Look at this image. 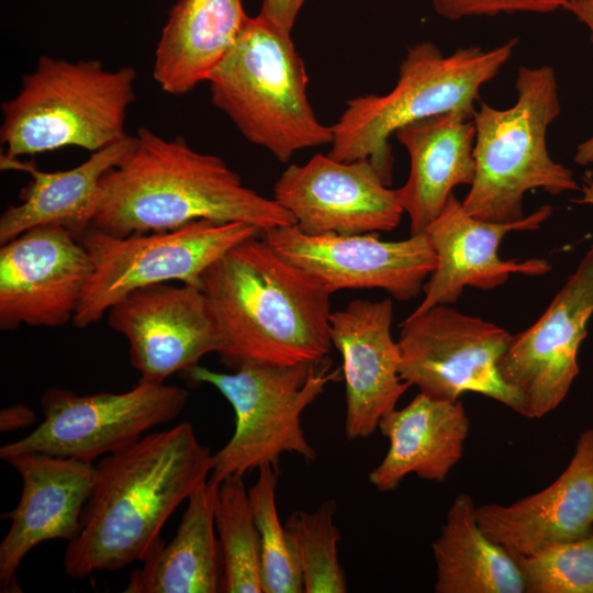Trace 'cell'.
Instances as JSON below:
<instances>
[{"mask_svg": "<svg viewBox=\"0 0 593 593\" xmlns=\"http://www.w3.org/2000/svg\"><path fill=\"white\" fill-rule=\"evenodd\" d=\"M213 465L214 455L188 422L107 455L96 466L81 530L65 550V573L83 579L143 562L163 541L170 515L209 480Z\"/></svg>", "mask_w": 593, "mask_h": 593, "instance_id": "obj_1", "label": "cell"}, {"mask_svg": "<svg viewBox=\"0 0 593 593\" xmlns=\"http://www.w3.org/2000/svg\"><path fill=\"white\" fill-rule=\"evenodd\" d=\"M198 220L242 222L262 233L294 225L276 200L246 187L219 156L139 127L133 147L102 178L90 228L116 236L178 228Z\"/></svg>", "mask_w": 593, "mask_h": 593, "instance_id": "obj_2", "label": "cell"}, {"mask_svg": "<svg viewBox=\"0 0 593 593\" xmlns=\"http://www.w3.org/2000/svg\"><path fill=\"white\" fill-rule=\"evenodd\" d=\"M217 324L220 361L235 370L246 362L289 366L327 358L331 295L264 239L231 248L201 278Z\"/></svg>", "mask_w": 593, "mask_h": 593, "instance_id": "obj_3", "label": "cell"}, {"mask_svg": "<svg viewBox=\"0 0 593 593\" xmlns=\"http://www.w3.org/2000/svg\"><path fill=\"white\" fill-rule=\"evenodd\" d=\"M517 43L511 38L492 48L460 47L445 55L430 41L417 42L407 48L390 91L347 101L332 125L328 155L342 161L369 159L390 186L394 164L390 137L428 116L451 111L474 114L481 88L499 75Z\"/></svg>", "mask_w": 593, "mask_h": 593, "instance_id": "obj_4", "label": "cell"}, {"mask_svg": "<svg viewBox=\"0 0 593 593\" xmlns=\"http://www.w3.org/2000/svg\"><path fill=\"white\" fill-rule=\"evenodd\" d=\"M211 101L254 145L288 163L299 150L331 145L307 98V74L291 33L260 14L248 16L210 74Z\"/></svg>", "mask_w": 593, "mask_h": 593, "instance_id": "obj_5", "label": "cell"}, {"mask_svg": "<svg viewBox=\"0 0 593 593\" xmlns=\"http://www.w3.org/2000/svg\"><path fill=\"white\" fill-rule=\"evenodd\" d=\"M515 90L510 108L480 100L473 115L475 170L461 202L469 214L484 221L523 219L524 195L532 190L553 195L580 190L572 170L555 161L547 147L549 125L561 112L555 69L519 66Z\"/></svg>", "mask_w": 593, "mask_h": 593, "instance_id": "obj_6", "label": "cell"}, {"mask_svg": "<svg viewBox=\"0 0 593 593\" xmlns=\"http://www.w3.org/2000/svg\"><path fill=\"white\" fill-rule=\"evenodd\" d=\"M135 79L130 66L108 70L98 59L41 56L19 92L1 104V155L20 158L65 147L94 153L124 139Z\"/></svg>", "mask_w": 593, "mask_h": 593, "instance_id": "obj_7", "label": "cell"}, {"mask_svg": "<svg viewBox=\"0 0 593 593\" xmlns=\"http://www.w3.org/2000/svg\"><path fill=\"white\" fill-rule=\"evenodd\" d=\"M339 373L328 357L289 366L246 362L232 373L199 365L183 373L194 383L219 390L235 414L234 433L214 454L209 481L220 484L228 477L244 478L266 465L280 472L286 452L314 461L316 451L305 437L301 415Z\"/></svg>", "mask_w": 593, "mask_h": 593, "instance_id": "obj_8", "label": "cell"}, {"mask_svg": "<svg viewBox=\"0 0 593 593\" xmlns=\"http://www.w3.org/2000/svg\"><path fill=\"white\" fill-rule=\"evenodd\" d=\"M264 233L242 222L198 220L178 228L116 236L89 228L80 238L92 275L72 323L86 328L130 292L153 284L200 288L205 270L236 245Z\"/></svg>", "mask_w": 593, "mask_h": 593, "instance_id": "obj_9", "label": "cell"}, {"mask_svg": "<svg viewBox=\"0 0 593 593\" xmlns=\"http://www.w3.org/2000/svg\"><path fill=\"white\" fill-rule=\"evenodd\" d=\"M512 336L449 304L411 313L400 325L396 340L400 377L433 398L456 401L465 392H474L524 415L521 395L499 370Z\"/></svg>", "mask_w": 593, "mask_h": 593, "instance_id": "obj_10", "label": "cell"}, {"mask_svg": "<svg viewBox=\"0 0 593 593\" xmlns=\"http://www.w3.org/2000/svg\"><path fill=\"white\" fill-rule=\"evenodd\" d=\"M189 393L174 384L138 381L125 392L77 394L49 388L41 396L44 419L29 435L0 447V458L24 452L92 462L136 443L178 417Z\"/></svg>", "mask_w": 593, "mask_h": 593, "instance_id": "obj_11", "label": "cell"}, {"mask_svg": "<svg viewBox=\"0 0 593 593\" xmlns=\"http://www.w3.org/2000/svg\"><path fill=\"white\" fill-rule=\"evenodd\" d=\"M262 237L329 294L381 289L399 301H409L423 291L436 267L425 233L391 242L377 233L309 235L294 224L268 231Z\"/></svg>", "mask_w": 593, "mask_h": 593, "instance_id": "obj_12", "label": "cell"}, {"mask_svg": "<svg viewBox=\"0 0 593 593\" xmlns=\"http://www.w3.org/2000/svg\"><path fill=\"white\" fill-rule=\"evenodd\" d=\"M592 315L593 244L542 315L512 336L499 360L503 380L524 402L523 416L540 418L564 400Z\"/></svg>", "mask_w": 593, "mask_h": 593, "instance_id": "obj_13", "label": "cell"}, {"mask_svg": "<svg viewBox=\"0 0 593 593\" xmlns=\"http://www.w3.org/2000/svg\"><path fill=\"white\" fill-rule=\"evenodd\" d=\"M107 320L127 340L141 381L164 383L222 349L217 324L197 286L159 283L136 289L109 309Z\"/></svg>", "mask_w": 593, "mask_h": 593, "instance_id": "obj_14", "label": "cell"}, {"mask_svg": "<svg viewBox=\"0 0 593 593\" xmlns=\"http://www.w3.org/2000/svg\"><path fill=\"white\" fill-rule=\"evenodd\" d=\"M273 199L309 235L392 231L404 214L398 189L369 159L342 161L328 154L288 166L275 183Z\"/></svg>", "mask_w": 593, "mask_h": 593, "instance_id": "obj_15", "label": "cell"}, {"mask_svg": "<svg viewBox=\"0 0 593 593\" xmlns=\"http://www.w3.org/2000/svg\"><path fill=\"white\" fill-rule=\"evenodd\" d=\"M91 275L87 249L65 228L34 227L2 244L0 329L72 321Z\"/></svg>", "mask_w": 593, "mask_h": 593, "instance_id": "obj_16", "label": "cell"}, {"mask_svg": "<svg viewBox=\"0 0 593 593\" xmlns=\"http://www.w3.org/2000/svg\"><path fill=\"white\" fill-rule=\"evenodd\" d=\"M552 206L541 205L523 219L500 223L469 214L455 194L424 232L435 251L436 267L427 279L424 298L412 313L458 301L465 287L495 289L511 275L542 276L551 267L547 260H503L499 248L511 232L535 231L552 214Z\"/></svg>", "mask_w": 593, "mask_h": 593, "instance_id": "obj_17", "label": "cell"}, {"mask_svg": "<svg viewBox=\"0 0 593 593\" xmlns=\"http://www.w3.org/2000/svg\"><path fill=\"white\" fill-rule=\"evenodd\" d=\"M393 303L353 300L329 317L331 340L342 356L348 440L366 438L411 387L400 377V351L391 334Z\"/></svg>", "mask_w": 593, "mask_h": 593, "instance_id": "obj_18", "label": "cell"}, {"mask_svg": "<svg viewBox=\"0 0 593 593\" xmlns=\"http://www.w3.org/2000/svg\"><path fill=\"white\" fill-rule=\"evenodd\" d=\"M4 461L22 481L10 528L0 542V588L15 592L16 570L33 548L53 539L69 542L79 535L96 466L42 452L18 454Z\"/></svg>", "mask_w": 593, "mask_h": 593, "instance_id": "obj_19", "label": "cell"}, {"mask_svg": "<svg viewBox=\"0 0 593 593\" xmlns=\"http://www.w3.org/2000/svg\"><path fill=\"white\" fill-rule=\"evenodd\" d=\"M481 529L513 558L593 533V428L583 430L563 472L510 505L478 506Z\"/></svg>", "mask_w": 593, "mask_h": 593, "instance_id": "obj_20", "label": "cell"}, {"mask_svg": "<svg viewBox=\"0 0 593 593\" xmlns=\"http://www.w3.org/2000/svg\"><path fill=\"white\" fill-rule=\"evenodd\" d=\"M473 115L451 111L414 121L394 133L410 158L407 179L398 191L411 235L426 231L457 186L471 184L475 170Z\"/></svg>", "mask_w": 593, "mask_h": 593, "instance_id": "obj_21", "label": "cell"}, {"mask_svg": "<svg viewBox=\"0 0 593 593\" xmlns=\"http://www.w3.org/2000/svg\"><path fill=\"white\" fill-rule=\"evenodd\" d=\"M470 419L460 400L418 392L404 407L385 414L378 428L389 440L369 482L379 492H392L409 474L443 482L462 458Z\"/></svg>", "mask_w": 593, "mask_h": 593, "instance_id": "obj_22", "label": "cell"}, {"mask_svg": "<svg viewBox=\"0 0 593 593\" xmlns=\"http://www.w3.org/2000/svg\"><path fill=\"white\" fill-rule=\"evenodd\" d=\"M128 135L98 152L80 165L57 171H44L33 161L0 157L2 170H18L31 180L21 190V202L9 206L0 216V244L40 226H57L78 239L91 227L103 176L115 167L133 147Z\"/></svg>", "mask_w": 593, "mask_h": 593, "instance_id": "obj_23", "label": "cell"}, {"mask_svg": "<svg viewBox=\"0 0 593 593\" xmlns=\"http://www.w3.org/2000/svg\"><path fill=\"white\" fill-rule=\"evenodd\" d=\"M247 18L242 0H179L155 49L156 83L166 93L181 96L206 81Z\"/></svg>", "mask_w": 593, "mask_h": 593, "instance_id": "obj_24", "label": "cell"}, {"mask_svg": "<svg viewBox=\"0 0 593 593\" xmlns=\"http://www.w3.org/2000/svg\"><path fill=\"white\" fill-rule=\"evenodd\" d=\"M219 485L208 480L188 497L174 538L147 556L123 592H220L222 563L214 518Z\"/></svg>", "mask_w": 593, "mask_h": 593, "instance_id": "obj_25", "label": "cell"}, {"mask_svg": "<svg viewBox=\"0 0 593 593\" xmlns=\"http://www.w3.org/2000/svg\"><path fill=\"white\" fill-rule=\"evenodd\" d=\"M477 506L460 493L432 542L436 593H524L519 567L512 555L480 527Z\"/></svg>", "mask_w": 593, "mask_h": 593, "instance_id": "obj_26", "label": "cell"}, {"mask_svg": "<svg viewBox=\"0 0 593 593\" xmlns=\"http://www.w3.org/2000/svg\"><path fill=\"white\" fill-rule=\"evenodd\" d=\"M215 529L221 553L220 592L264 593L259 533L243 478L219 485Z\"/></svg>", "mask_w": 593, "mask_h": 593, "instance_id": "obj_27", "label": "cell"}, {"mask_svg": "<svg viewBox=\"0 0 593 593\" xmlns=\"http://www.w3.org/2000/svg\"><path fill=\"white\" fill-rule=\"evenodd\" d=\"M336 510V502L326 500L313 512L294 511L286 521L304 593H345L348 590L338 558L340 533L334 522Z\"/></svg>", "mask_w": 593, "mask_h": 593, "instance_id": "obj_28", "label": "cell"}, {"mask_svg": "<svg viewBox=\"0 0 593 593\" xmlns=\"http://www.w3.org/2000/svg\"><path fill=\"white\" fill-rule=\"evenodd\" d=\"M280 472L266 465L248 490L249 503L259 533L264 593H301L302 578L276 501Z\"/></svg>", "mask_w": 593, "mask_h": 593, "instance_id": "obj_29", "label": "cell"}, {"mask_svg": "<svg viewBox=\"0 0 593 593\" xmlns=\"http://www.w3.org/2000/svg\"><path fill=\"white\" fill-rule=\"evenodd\" d=\"M514 559L526 593H593V533Z\"/></svg>", "mask_w": 593, "mask_h": 593, "instance_id": "obj_30", "label": "cell"}, {"mask_svg": "<svg viewBox=\"0 0 593 593\" xmlns=\"http://www.w3.org/2000/svg\"><path fill=\"white\" fill-rule=\"evenodd\" d=\"M572 0H433L435 12L447 20L501 13H550Z\"/></svg>", "mask_w": 593, "mask_h": 593, "instance_id": "obj_31", "label": "cell"}, {"mask_svg": "<svg viewBox=\"0 0 593 593\" xmlns=\"http://www.w3.org/2000/svg\"><path fill=\"white\" fill-rule=\"evenodd\" d=\"M306 0H262L259 14L280 29L292 31L298 14Z\"/></svg>", "mask_w": 593, "mask_h": 593, "instance_id": "obj_32", "label": "cell"}, {"mask_svg": "<svg viewBox=\"0 0 593 593\" xmlns=\"http://www.w3.org/2000/svg\"><path fill=\"white\" fill-rule=\"evenodd\" d=\"M36 421L35 412L26 404L9 405L0 412V430L10 433L27 428Z\"/></svg>", "mask_w": 593, "mask_h": 593, "instance_id": "obj_33", "label": "cell"}, {"mask_svg": "<svg viewBox=\"0 0 593 593\" xmlns=\"http://www.w3.org/2000/svg\"><path fill=\"white\" fill-rule=\"evenodd\" d=\"M563 10L572 13L579 22L589 29L593 43V0H572Z\"/></svg>", "mask_w": 593, "mask_h": 593, "instance_id": "obj_34", "label": "cell"}, {"mask_svg": "<svg viewBox=\"0 0 593 593\" xmlns=\"http://www.w3.org/2000/svg\"><path fill=\"white\" fill-rule=\"evenodd\" d=\"M574 161L581 166L593 164V134L577 146Z\"/></svg>", "mask_w": 593, "mask_h": 593, "instance_id": "obj_35", "label": "cell"}, {"mask_svg": "<svg viewBox=\"0 0 593 593\" xmlns=\"http://www.w3.org/2000/svg\"><path fill=\"white\" fill-rule=\"evenodd\" d=\"M583 198L578 200L579 203H589L593 205V179L590 176L584 177L583 179Z\"/></svg>", "mask_w": 593, "mask_h": 593, "instance_id": "obj_36", "label": "cell"}]
</instances>
